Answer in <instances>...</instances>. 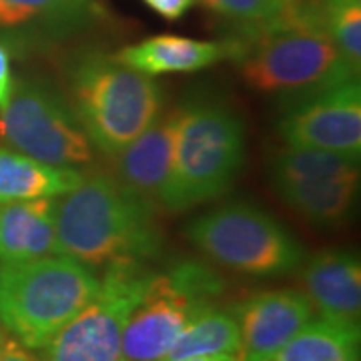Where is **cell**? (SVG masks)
I'll use <instances>...</instances> for the list:
<instances>
[{
  "instance_id": "1",
  "label": "cell",
  "mask_w": 361,
  "mask_h": 361,
  "mask_svg": "<svg viewBox=\"0 0 361 361\" xmlns=\"http://www.w3.org/2000/svg\"><path fill=\"white\" fill-rule=\"evenodd\" d=\"M54 225L59 253L92 269L145 263L163 247L155 205L109 173L82 177L75 189L61 195Z\"/></svg>"
},
{
  "instance_id": "2",
  "label": "cell",
  "mask_w": 361,
  "mask_h": 361,
  "mask_svg": "<svg viewBox=\"0 0 361 361\" xmlns=\"http://www.w3.org/2000/svg\"><path fill=\"white\" fill-rule=\"evenodd\" d=\"M66 80V97L90 145L106 157L118 155L163 109L155 77L118 63L115 54H78L68 65Z\"/></svg>"
},
{
  "instance_id": "3",
  "label": "cell",
  "mask_w": 361,
  "mask_h": 361,
  "mask_svg": "<svg viewBox=\"0 0 361 361\" xmlns=\"http://www.w3.org/2000/svg\"><path fill=\"white\" fill-rule=\"evenodd\" d=\"M99 283L92 267L63 253L0 263V325L39 351L89 303Z\"/></svg>"
},
{
  "instance_id": "4",
  "label": "cell",
  "mask_w": 361,
  "mask_h": 361,
  "mask_svg": "<svg viewBox=\"0 0 361 361\" xmlns=\"http://www.w3.org/2000/svg\"><path fill=\"white\" fill-rule=\"evenodd\" d=\"M245 161L243 118L221 101L179 109L171 173L161 197L167 211H185L223 195Z\"/></svg>"
},
{
  "instance_id": "5",
  "label": "cell",
  "mask_w": 361,
  "mask_h": 361,
  "mask_svg": "<svg viewBox=\"0 0 361 361\" xmlns=\"http://www.w3.org/2000/svg\"><path fill=\"white\" fill-rule=\"evenodd\" d=\"M259 39L245 44L239 73L261 92H301L360 77V68L339 51L322 26L283 6L281 14L259 26Z\"/></svg>"
},
{
  "instance_id": "6",
  "label": "cell",
  "mask_w": 361,
  "mask_h": 361,
  "mask_svg": "<svg viewBox=\"0 0 361 361\" xmlns=\"http://www.w3.org/2000/svg\"><path fill=\"white\" fill-rule=\"evenodd\" d=\"M187 237L205 257L253 277H275L301 267L305 251L295 235L265 209L231 201L199 215Z\"/></svg>"
},
{
  "instance_id": "7",
  "label": "cell",
  "mask_w": 361,
  "mask_h": 361,
  "mask_svg": "<svg viewBox=\"0 0 361 361\" xmlns=\"http://www.w3.org/2000/svg\"><path fill=\"white\" fill-rule=\"evenodd\" d=\"M223 291V279L203 261L183 259L153 273L125 327V360H165L183 329L215 307Z\"/></svg>"
},
{
  "instance_id": "8",
  "label": "cell",
  "mask_w": 361,
  "mask_h": 361,
  "mask_svg": "<svg viewBox=\"0 0 361 361\" xmlns=\"http://www.w3.org/2000/svg\"><path fill=\"white\" fill-rule=\"evenodd\" d=\"M0 139L52 167L80 171L94 159V147L68 97L40 77L13 80L8 99L0 104Z\"/></svg>"
},
{
  "instance_id": "9",
  "label": "cell",
  "mask_w": 361,
  "mask_h": 361,
  "mask_svg": "<svg viewBox=\"0 0 361 361\" xmlns=\"http://www.w3.org/2000/svg\"><path fill=\"white\" fill-rule=\"evenodd\" d=\"M151 277L153 271L145 263L104 267L92 299L39 349L42 361H127L125 327Z\"/></svg>"
},
{
  "instance_id": "10",
  "label": "cell",
  "mask_w": 361,
  "mask_h": 361,
  "mask_svg": "<svg viewBox=\"0 0 361 361\" xmlns=\"http://www.w3.org/2000/svg\"><path fill=\"white\" fill-rule=\"evenodd\" d=\"M279 199L315 225L348 219L360 185V159L285 145L269 165Z\"/></svg>"
},
{
  "instance_id": "11",
  "label": "cell",
  "mask_w": 361,
  "mask_h": 361,
  "mask_svg": "<svg viewBox=\"0 0 361 361\" xmlns=\"http://www.w3.org/2000/svg\"><path fill=\"white\" fill-rule=\"evenodd\" d=\"M279 135L289 147L360 159V77L293 92L279 121Z\"/></svg>"
},
{
  "instance_id": "12",
  "label": "cell",
  "mask_w": 361,
  "mask_h": 361,
  "mask_svg": "<svg viewBox=\"0 0 361 361\" xmlns=\"http://www.w3.org/2000/svg\"><path fill=\"white\" fill-rule=\"evenodd\" d=\"M303 291L273 289L249 297L233 313L239 325L237 361H267L287 345L313 317Z\"/></svg>"
},
{
  "instance_id": "13",
  "label": "cell",
  "mask_w": 361,
  "mask_h": 361,
  "mask_svg": "<svg viewBox=\"0 0 361 361\" xmlns=\"http://www.w3.org/2000/svg\"><path fill=\"white\" fill-rule=\"evenodd\" d=\"M177 123L179 109L159 115L135 141L113 157L116 161V179L155 207H161V197L171 173Z\"/></svg>"
},
{
  "instance_id": "14",
  "label": "cell",
  "mask_w": 361,
  "mask_h": 361,
  "mask_svg": "<svg viewBox=\"0 0 361 361\" xmlns=\"http://www.w3.org/2000/svg\"><path fill=\"white\" fill-rule=\"evenodd\" d=\"M245 49L235 40H197L177 35H157L116 52L115 59L149 77L197 73L227 59H239Z\"/></svg>"
},
{
  "instance_id": "15",
  "label": "cell",
  "mask_w": 361,
  "mask_h": 361,
  "mask_svg": "<svg viewBox=\"0 0 361 361\" xmlns=\"http://www.w3.org/2000/svg\"><path fill=\"white\" fill-rule=\"evenodd\" d=\"M301 281L313 310L322 317L360 323L361 263L351 251H322L301 263Z\"/></svg>"
},
{
  "instance_id": "16",
  "label": "cell",
  "mask_w": 361,
  "mask_h": 361,
  "mask_svg": "<svg viewBox=\"0 0 361 361\" xmlns=\"http://www.w3.org/2000/svg\"><path fill=\"white\" fill-rule=\"evenodd\" d=\"M92 16V0H0V28L44 49L80 32Z\"/></svg>"
},
{
  "instance_id": "17",
  "label": "cell",
  "mask_w": 361,
  "mask_h": 361,
  "mask_svg": "<svg viewBox=\"0 0 361 361\" xmlns=\"http://www.w3.org/2000/svg\"><path fill=\"white\" fill-rule=\"evenodd\" d=\"M56 199L39 197L0 205V263L59 253L54 225Z\"/></svg>"
},
{
  "instance_id": "18",
  "label": "cell",
  "mask_w": 361,
  "mask_h": 361,
  "mask_svg": "<svg viewBox=\"0 0 361 361\" xmlns=\"http://www.w3.org/2000/svg\"><path fill=\"white\" fill-rule=\"evenodd\" d=\"M82 171L52 167L14 149L0 147V205L39 197H61L75 189Z\"/></svg>"
},
{
  "instance_id": "19",
  "label": "cell",
  "mask_w": 361,
  "mask_h": 361,
  "mask_svg": "<svg viewBox=\"0 0 361 361\" xmlns=\"http://www.w3.org/2000/svg\"><path fill=\"white\" fill-rule=\"evenodd\" d=\"M360 323L319 315L267 361H360Z\"/></svg>"
},
{
  "instance_id": "20",
  "label": "cell",
  "mask_w": 361,
  "mask_h": 361,
  "mask_svg": "<svg viewBox=\"0 0 361 361\" xmlns=\"http://www.w3.org/2000/svg\"><path fill=\"white\" fill-rule=\"evenodd\" d=\"M239 351V325L233 310L217 305L201 313L180 334L163 361H180L203 355H235Z\"/></svg>"
},
{
  "instance_id": "21",
  "label": "cell",
  "mask_w": 361,
  "mask_h": 361,
  "mask_svg": "<svg viewBox=\"0 0 361 361\" xmlns=\"http://www.w3.org/2000/svg\"><path fill=\"white\" fill-rule=\"evenodd\" d=\"M319 16L329 39L360 68L361 0H319Z\"/></svg>"
},
{
  "instance_id": "22",
  "label": "cell",
  "mask_w": 361,
  "mask_h": 361,
  "mask_svg": "<svg viewBox=\"0 0 361 361\" xmlns=\"http://www.w3.org/2000/svg\"><path fill=\"white\" fill-rule=\"evenodd\" d=\"M201 2L211 11L253 28L273 23L285 6L281 0H201Z\"/></svg>"
},
{
  "instance_id": "23",
  "label": "cell",
  "mask_w": 361,
  "mask_h": 361,
  "mask_svg": "<svg viewBox=\"0 0 361 361\" xmlns=\"http://www.w3.org/2000/svg\"><path fill=\"white\" fill-rule=\"evenodd\" d=\"M151 11H155L165 20H179L180 16L189 13L199 0H142Z\"/></svg>"
},
{
  "instance_id": "24",
  "label": "cell",
  "mask_w": 361,
  "mask_h": 361,
  "mask_svg": "<svg viewBox=\"0 0 361 361\" xmlns=\"http://www.w3.org/2000/svg\"><path fill=\"white\" fill-rule=\"evenodd\" d=\"M0 361H42L35 349L23 345L16 337H13L8 331H4L2 348H0Z\"/></svg>"
},
{
  "instance_id": "25",
  "label": "cell",
  "mask_w": 361,
  "mask_h": 361,
  "mask_svg": "<svg viewBox=\"0 0 361 361\" xmlns=\"http://www.w3.org/2000/svg\"><path fill=\"white\" fill-rule=\"evenodd\" d=\"M13 89V75H11V51L0 40V104L8 99Z\"/></svg>"
},
{
  "instance_id": "26",
  "label": "cell",
  "mask_w": 361,
  "mask_h": 361,
  "mask_svg": "<svg viewBox=\"0 0 361 361\" xmlns=\"http://www.w3.org/2000/svg\"><path fill=\"white\" fill-rule=\"evenodd\" d=\"M180 361H237L235 355H203V357H189Z\"/></svg>"
},
{
  "instance_id": "27",
  "label": "cell",
  "mask_w": 361,
  "mask_h": 361,
  "mask_svg": "<svg viewBox=\"0 0 361 361\" xmlns=\"http://www.w3.org/2000/svg\"><path fill=\"white\" fill-rule=\"evenodd\" d=\"M2 339H4V327L0 325V348H2Z\"/></svg>"
},
{
  "instance_id": "28",
  "label": "cell",
  "mask_w": 361,
  "mask_h": 361,
  "mask_svg": "<svg viewBox=\"0 0 361 361\" xmlns=\"http://www.w3.org/2000/svg\"><path fill=\"white\" fill-rule=\"evenodd\" d=\"M281 2H283V4H287V2H291V0H281Z\"/></svg>"
}]
</instances>
